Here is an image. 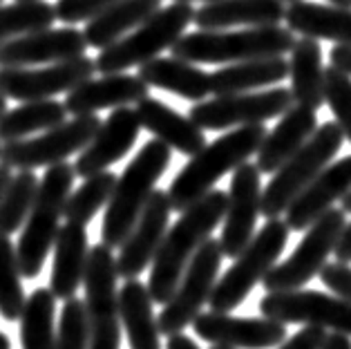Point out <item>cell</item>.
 Listing matches in <instances>:
<instances>
[{
  "instance_id": "obj_21",
  "label": "cell",
  "mask_w": 351,
  "mask_h": 349,
  "mask_svg": "<svg viewBox=\"0 0 351 349\" xmlns=\"http://www.w3.org/2000/svg\"><path fill=\"white\" fill-rule=\"evenodd\" d=\"M351 191V155L327 164L315 180L289 204L287 226L289 231H306L333 202L342 200Z\"/></svg>"
},
{
  "instance_id": "obj_52",
  "label": "cell",
  "mask_w": 351,
  "mask_h": 349,
  "mask_svg": "<svg viewBox=\"0 0 351 349\" xmlns=\"http://www.w3.org/2000/svg\"><path fill=\"white\" fill-rule=\"evenodd\" d=\"M5 110H7V99H5L3 95H0V115H3Z\"/></svg>"
},
{
  "instance_id": "obj_22",
  "label": "cell",
  "mask_w": 351,
  "mask_h": 349,
  "mask_svg": "<svg viewBox=\"0 0 351 349\" xmlns=\"http://www.w3.org/2000/svg\"><path fill=\"white\" fill-rule=\"evenodd\" d=\"M148 97V85L136 74H104L101 79H88L67 92L65 110L67 115H97L106 108H121L139 104Z\"/></svg>"
},
{
  "instance_id": "obj_31",
  "label": "cell",
  "mask_w": 351,
  "mask_h": 349,
  "mask_svg": "<svg viewBox=\"0 0 351 349\" xmlns=\"http://www.w3.org/2000/svg\"><path fill=\"white\" fill-rule=\"evenodd\" d=\"M157 10H161V0H119L85 23V43L88 47L106 49L128 32L139 27Z\"/></svg>"
},
{
  "instance_id": "obj_29",
  "label": "cell",
  "mask_w": 351,
  "mask_h": 349,
  "mask_svg": "<svg viewBox=\"0 0 351 349\" xmlns=\"http://www.w3.org/2000/svg\"><path fill=\"white\" fill-rule=\"evenodd\" d=\"M139 79L148 88L166 90L186 101H204L210 95L208 72L199 70L195 63L182 61L177 56H157L152 61L139 65Z\"/></svg>"
},
{
  "instance_id": "obj_53",
  "label": "cell",
  "mask_w": 351,
  "mask_h": 349,
  "mask_svg": "<svg viewBox=\"0 0 351 349\" xmlns=\"http://www.w3.org/2000/svg\"><path fill=\"white\" fill-rule=\"evenodd\" d=\"M210 349H233V347H221V345H213Z\"/></svg>"
},
{
  "instance_id": "obj_19",
  "label": "cell",
  "mask_w": 351,
  "mask_h": 349,
  "mask_svg": "<svg viewBox=\"0 0 351 349\" xmlns=\"http://www.w3.org/2000/svg\"><path fill=\"white\" fill-rule=\"evenodd\" d=\"M88 49L83 32L76 27H47L0 45V67H34L79 58Z\"/></svg>"
},
{
  "instance_id": "obj_5",
  "label": "cell",
  "mask_w": 351,
  "mask_h": 349,
  "mask_svg": "<svg viewBox=\"0 0 351 349\" xmlns=\"http://www.w3.org/2000/svg\"><path fill=\"white\" fill-rule=\"evenodd\" d=\"M295 36L289 27L267 25L237 32L199 29L177 38L173 56L188 63H239L248 58L285 56L293 47Z\"/></svg>"
},
{
  "instance_id": "obj_55",
  "label": "cell",
  "mask_w": 351,
  "mask_h": 349,
  "mask_svg": "<svg viewBox=\"0 0 351 349\" xmlns=\"http://www.w3.org/2000/svg\"><path fill=\"white\" fill-rule=\"evenodd\" d=\"M285 5H291V3H298V0H282Z\"/></svg>"
},
{
  "instance_id": "obj_9",
  "label": "cell",
  "mask_w": 351,
  "mask_h": 349,
  "mask_svg": "<svg viewBox=\"0 0 351 349\" xmlns=\"http://www.w3.org/2000/svg\"><path fill=\"white\" fill-rule=\"evenodd\" d=\"M117 258L104 242L92 246L85 265V309L90 320V349L121 347Z\"/></svg>"
},
{
  "instance_id": "obj_38",
  "label": "cell",
  "mask_w": 351,
  "mask_h": 349,
  "mask_svg": "<svg viewBox=\"0 0 351 349\" xmlns=\"http://www.w3.org/2000/svg\"><path fill=\"white\" fill-rule=\"evenodd\" d=\"M23 276L16 258V246L10 235H0V316L5 320H21L25 307Z\"/></svg>"
},
{
  "instance_id": "obj_7",
  "label": "cell",
  "mask_w": 351,
  "mask_h": 349,
  "mask_svg": "<svg viewBox=\"0 0 351 349\" xmlns=\"http://www.w3.org/2000/svg\"><path fill=\"white\" fill-rule=\"evenodd\" d=\"M193 19L195 10L191 3H173L164 10H157L139 27L101 49V54L94 58L97 72L117 74L152 61L175 45L177 38L186 34V27L193 23Z\"/></svg>"
},
{
  "instance_id": "obj_51",
  "label": "cell",
  "mask_w": 351,
  "mask_h": 349,
  "mask_svg": "<svg viewBox=\"0 0 351 349\" xmlns=\"http://www.w3.org/2000/svg\"><path fill=\"white\" fill-rule=\"evenodd\" d=\"M0 349H12V343H10V338H7L3 331H0Z\"/></svg>"
},
{
  "instance_id": "obj_48",
  "label": "cell",
  "mask_w": 351,
  "mask_h": 349,
  "mask_svg": "<svg viewBox=\"0 0 351 349\" xmlns=\"http://www.w3.org/2000/svg\"><path fill=\"white\" fill-rule=\"evenodd\" d=\"M12 168H7V166H3L0 164V195H3V191L7 189V184H10V180H12Z\"/></svg>"
},
{
  "instance_id": "obj_3",
  "label": "cell",
  "mask_w": 351,
  "mask_h": 349,
  "mask_svg": "<svg viewBox=\"0 0 351 349\" xmlns=\"http://www.w3.org/2000/svg\"><path fill=\"white\" fill-rule=\"evenodd\" d=\"M173 152L159 139H150L136 152V157L125 166L121 177H117L114 191L106 204L101 242L110 249H119L139 219L155 186L170 166Z\"/></svg>"
},
{
  "instance_id": "obj_32",
  "label": "cell",
  "mask_w": 351,
  "mask_h": 349,
  "mask_svg": "<svg viewBox=\"0 0 351 349\" xmlns=\"http://www.w3.org/2000/svg\"><path fill=\"white\" fill-rule=\"evenodd\" d=\"M152 298L139 280H125L119 291V318H121L130 349H161V334L152 316Z\"/></svg>"
},
{
  "instance_id": "obj_42",
  "label": "cell",
  "mask_w": 351,
  "mask_h": 349,
  "mask_svg": "<svg viewBox=\"0 0 351 349\" xmlns=\"http://www.w3.org/2000/svg\"><path fill=\"white\" fill-rule=\"evenodd\" d=\"M320 280L333 293L351 302V269L345 262H327L320 269Z\"/></svg>"
},
{
  "instance_id": "obj_49",
  "label": "cell",
  "mask_w": 351,
  "mask_h": 349,
  "mask_svg": "<svg viewBox=\"0 0 351 349\" xmlns=\"http://www.w3.org/2000/svg\"><path fill=\"white\" fill-rule=\"evenodd\" d=\"M342 210H345V213H351V191L345 195V197H342Z\"/></svg>"
},
{
  "instance_id": "obj_16",
  "label": "cell",
  "mask_w": 351,
  "mask_h": 349,
  "mask_svg": "<svg viewBox=\"0 0 351 349\" xmlns=\"http://www.w3.org/2000/svg\"><path fill=\"white\" fill-rule=\"evenodd\" d=\"M262 200V173L251 161H244L233 170V180L226 193L224 228L219 246L226 258H237L255 235Z\"/></svg>"
},
{
  "instance_id": "obj_23",
  "label": "cell",
  "mask_w": 351,
  "mask_h": 349,
  "mask_svg": "<svg viewBox=\"0 0 351 349\" xmlns=\"http://www.w3.org/2000/svg\"><path fill=\"white\" fill-rule=\"evenodd\" d=\"M134 112L139 117L141 128H145L161 143H166L170 150L175 148L182 155L193 157L197 150L206 146L202 128H197L191 117H184L175 108H170L166 101L145 97L136 104Z\"/></svg>"
},
{
  "instance_id": "obj_25",
  "label": "cell",
  "mask_w": 351,
  "mask_h": 349,
  "mask_svg": "<svg viewBox=\"0 0 351 349\" xmlns=\"http://www.w3.org/2000/svg\"><path fill=\"white\" fill-rule=\"evenodd\" d=\"M318 128V115L311 108L291 106L285 115L280 117L278 125L271 132L264 134V139L258 148V166L260 173H276L293 152L302 146Z\"/></svg>"
},
{
  "instance_id": "obj_34",
  "label": "cell",
  "mask_w": 351,
  "mask_h": 349,
  "mask_svg": "<svg viewBox=\"0 0 351 349\" xmlns=\"http://www.w3.org/2000/svg\"><path fill=\"white\" fill-rule=\"evenodd\" d=\"M56 298L49 289H36L21 313V340L23 349H56L54 331Z\"/></svg>"
},
{
  "instance_id": "obj_17",
  "label": "cell",
  "mask_w": 351,
  "mask_h": 349,
  "mask_svg": "<svg viewBox=\"0 0 351 349\" xmlns=\"http://www.w3.org/2000/svg\"><path fill=\"white\" fill-rule=\"evenodd\" d=\"M170 200L166 191H155L148 204L143 206L139 219L134 222L132 231L128 233L123 244L119 246L121 253L117 258V276L123 280L139 278L141 271L150 265L159 249L161 240L168 231L170 219Z\"/></svg>"
},
{
  "instance_id": "obj_28",
  "label": "cell",
  "mask_w": 351,
  "mask_h": 349,
  "mask_svg": "<svg viewBox=\"0 0 351 349\" xmlns=\"http://www.w3.org/2000/svg\"><path fill=\"white\" fill-rule=\"evenodd\" d=\"M289 76V61L285 56H264L248 58V61L228 63L226 67L208 74L210 95H237V92H251L276 85Z\"/></svg>"
},
{
  "instance_id": "obj_56",
  "label": "cell",
  "mask_w": 351,
  "mask_h": 349,
  "mask_svg": "<svg viewBox=\"0 0 351 349\" xmlns=\"http://www.w3.org/2000/svg\"><path fill=\"white\" fill-rule=\"evenodd\" d=\"M0 3H3V0H0Z\"/></svg>"
},
{
  "instance_id": "obj_14",
  "label": "cell",
  "mask_w": 351,
  "mask_h": 349,
  "mask_svg": "<svg viewBox=\"0 0 351 349\" xmlns=\"http://www.w3.org/2000/svg\"><path fill=\"white\" fill-rule=\"evenodd\" d=\"M260 313L264 318L287 322H304L338 334L351 336V302L340 296H327L320 291H276L262 298Z\"/></svg>"
},
{
  "instance_id": "obj_2",
  "label": "cell",
  "mask_w": 351,
  "mask_h": 349,
  "mask_svg": "<svg viewBox=\"0 0 351 349\" xmlns=\"http://www.w3.org/2000/svg\"><path fill=\"white\" fill-rule=\"evenodd\" d=\"M264 134L267 128L262 123L239 125L197 150L166 191L170 208L182 213L197 200H202L226 173L235 170L258 152Z\"/></svg>"
},
{
  "instance_id": "obj_20",
  "label": "cell",
  "mask_w": 351,
  "mask_h": 349,
  "mask_svg": "<svg viewBox=\"0 0 351 349\" xmlns=\"http://www.w3.org/2000/svg\"><path fill=\"white\" fill-rule=\"evenodd\" d=\"M141 123L134 108L121 106L114 108L106 121H101L99 130L94 132L90 143L81 150L79 159L74 161V173L79 177H90L101 170H108L119 159H123L139 139Z\"/></svg>"
},
{
  "instance_id": "obj_46",
  "label": "cell",
  "mask_w": 351,
  "mask_h": 349,
  "mask_svg": "<svg viewBox=\"0 0 351 349\" xmlns=\"http://www.w3.org/2000/svg\"><path fill=\"white\" fill-rule=\"evenodd\" d=\"M322 349H351V336L347 334H327Z\"/></svg>"
},
{
  "instance_id": "obj_35",
  "label": "cell",
  "mask_w": 351,
  "mask_h": 349,
  "mask_svg": "<svg viewBox=\"0 0 351 349\" xmlns=\"http://www.w3.org/2000/svg\"><path fill=\"white\" fill-rule=\"evenodd\" d=\"M114 184L117 175L110 173V170H101V173L85 177V182L67 197L63 206V217L72 224L88 226L94 215L108 204L110 195L114 191Z\"/></svg>"
},
{
  "instance_id": "obj_4",
  "label": "cell",
  "mask_w": 351,
  "mask_h": 349,
  "mask_svg": "<svg viewBox=\"0 0 351 349\" xmlns=\"http://www.w3.org/2000/svg\"><path fill=\"white\" fill-rule=\"evenodd\" d=\"M74 180V166L67 161L47 166V173L43 175V180H38L36 197H34L32 210L23 224V235L16 246V258H19L23 278L34 280L43 271L58 228H61L63 206L72 193Z\"/></svg>"
},
{
  "instance_id": "obj_8",
  "label": "cell",
  "mask_w": 351,
  "mask_h": 349,
  "mask_svg": "<svg viewBox=\"0 0 351 349\" xmlns=\"http://www.w3.org/2000/svg\"><path fill=\"white\" fill-rule=\"evenodd\" d=\"M289 240V226L285 219L273 217L260 228V233L251 237V242L244 246V251L237 255L221 280L213 287L208 298L210 311L228 313L237 309L246 300L251 289L262 282V278L269 274V269L276 265Z\"/></svg>"
},
{
  "instance_id": "obj_40",
  "label": "cell",
  "mask_w": 351,
  "mask_h": 349,
  "mask_svg": "<svg viewBox=\"0 0 351 349\" xmlns=\"http://www.w3.org/2000/svg\"><path fill=\"white\" fill-rule=\"evenodd\" d=\"M324 104L329 106L342 134L351 143V76L333 65L324 70Z\"/></svg>"
},
{
  "instance_id": "obj_15",
  "label": "cell",
  "mask_w": 351,
  "mask_h": 349,
  "mask_svg": "<svg viewBox=\"0 0 351 349\" xmlns=\"http://www.w3.org/2000/svg\"><path fill=\"white\" fill-rule=\"evenodd\" d=\"M97 65L90 56L49 63L47 67H3L0 95L16 101H40L70 92L79 83L92 79Z\"/></svg>"
},
{
  "instance_id": "obj_43",
  "label": "cell",
  "mask_w": 351,
  "mask_h": 349,
  "mask_svg": "<svg viewBox=\"0 0 351 349\" xmlns=\"http://www.w3.org/2000/svg\"><path fill=\"white\" fill-rule=\"evenodd\" d=\"M324 338H327V329L306 325L304 329H300L293 338H289L287 343H282L280 349H322Z\"/></svg>"
},
{
  "instance_id": "obj_12",
  "label": "cell",
  "mask_w": 351,
  "mask_h": 349,
  "mask_svg": "<svg viewBox=\"0 0 351 349\" xmlns=\"http://www.w3.org/2000/svg\"><path fill=\"white\" fill-rule=\"evenodd\" d=\"M221 258H224V253H221L219 240H213V237H208L195 251L173 298L166 302L157 320L159 334L173 336L184 331L188 325H193V320L202 313V307L208 302L213 287L217 282Z\"/></svg>"
},
{
  "instance_id": "obj_33",
  "label": "cell",
  "mask_w": 351,
  "mask_h": 349,
  "mask_svg": "<svg viewBox=\"0 0 351 349\" xmlns=\"http://www.w3.org/2000/svg\"><path fill=\"white\" fill-rule=\"evenodd\" d=\"M67 121V110L54 99L25 101L14 110H5L0 115V141L27 139L34 132H45L49 128Z\"/></svg>"
},
{
  "instance_id": "obj_6",
  "label": "cell",
  "mask_w": 351,
  "mask_h": 349,
  "mask_svg": "<svg viewBox=\"0 0 351 349\" xmlns=\"http://www.w3.org/2000/svg\"><path fill=\"white\" fill-rule=\"evenodd\" d=\"M342 141H345V134L336 121H327L315 128L311 137L273 173V180L262 191L260 215L267 219L280 217L289 208V204L315 180V175L331 164Z\"/></svg>"
},
{
  "instance_id": "obj_10",
  "label": "cell",
  "mask_w": 351,
  "mask_h": 349,
  "mask_svg": "<svg viewBox=\"0 0 351 349\" xmlns=\"http://www.w3.org/2000/svg\"><path fill=\"white\" fill-rule=\"evenodd\" d=\"M345 210L329 208L306 228V235L298 249L291 253V258L273 265L269 274L262 278V285L269 293L276 291H293L302 289L309 280L320 274V269L327 265V258L336 249V242L345 228Z\"/></svg>"
},
{
  "instance_id": "obj_36",
  "label": "cell",
  "mask_w": 351,
  "mask_h": 349,
  "mask_svg": "<svg viewBox=\"0 0 351 349\" xmlns=\"http://www.w3.org/2000/svg\"><path fill=\"white\" fill-rule=\"evenodd\" d=\"M54 21V5L45 0H16L12 5H0V45L25 34L52 27Z\"/></svg>"
},
{
  "instance_id": "obj_39",
  "label": "cell",
  "mask_w": 351,
  "mask_h": 349,
  "mask_svg": "<svg viewBox=\"0 0 351 349\" xmlns=\"http://www.w3.org/2000/svg\"><path fill=\"white\" fill-rule=\"evenodd\" d=\"M56 349H90V320L85 300H65L56 331Z\"/></svg>"
},
{
  "instance_id": "obj_30",
  "label": "cell",
  "mask_w": 351,
  "mask_h": 349,
  "mask_svg": "<svg viewBox=\"0 0 351 349\" xmlns=\"http://www.w3.org/2000/svg\"><path fill=\"white\" fill-rule=\"evenodd\" d=\"M289 54V92L293 97V104L318 112V108L324 106V67L320 43L302 36L293 43Z\"/></svg>"
},
{
  "instance_id": "obj_44",
  "label": "cell",
  "mask_w": 351,
  "mask_h": 349,
  "mask_svg": "<svg viewBox=\"0 0 351 349\" xmlns=\"http://www.w3.org/2000/svg\"><path fill=\"white\" fill-rule=\"evenodd\" d=\"M329 58L336 70L351 76V45H336L329 52Z\"/></svg>"
},
{
  "instance_id": "obj_13",
  "label": "cell",
  "mask_w": 351,
  "mask_h": 349,
  "mask_svg": "<svg viewBox=\"0 0 351 349\" xmlns=\"http://www.w3.org/2000/svg\"><path fill=\"white\" fill-rule=\"evenodd\" d=\"M291 106H293L291 92L287 88H273L197 101L188 117L202 130H228V128L264 123L269 119L282 117Z\"/></svg>"
},
{
  "instance_id": "obj_1",
  "label": "cell",
  "mask_w": 351,
  "mask_h": 349,
  "mask_svg": "<svg viewBox=\"0 0 351 349\" xmlns=\"http://www.w3.org/2000/svg\"><path fill=\"white\" fill-rule=\"evenodd\" d=\"M226 213V193L208 191L202 200L182 210V217L170 226L152 258L148 293L152 302L166 304L173 298L188 262L219 226Z\"/></svg>"
},
{
  "instance_id": "obj_11",
  "label": "cell",
  "mask_w": 351,
  "mask_h": 349,
  "mask_svg": "<svg viewBox=\"0 0 351 349\" xmlns=\"http://www.w3.org/2000/svg\"><path fill=\"white\" fill-rule=\"evenodd\" d=\"M97 115H81L61 125H54L38 137L5 141L0 146V164L16 170H34L61 164L74 152H81L99 130Z\"/></svg>"
},
{
  "instance_id": "obj_27",
  "label": "cell",
  "mask_w": 351,
  "mask_h": 349,
  "mask_svg": "<svg viewBox=\"0 0 351 349\" xmlns=\"http://www.w3.org/2000/svg\"><path fill=\"white\" fill-rule=\"evenodd\" d=\"M285 21L289 29L300 36L351 45V10L347 7L298 0L287 5Z\"/></svg>"
},
{
  "instance_id": "obj_41",
  "label": "cell",
  "mask_w": 351,
  "mask_h": 349,
  "mask_svg": "<svg viewBox=\"0 0 351 349\" xmlns=\"http://www.w3.org/2000/svg\"><path fill=\"white\" fill-rule=\"evenodd\" d=\"M114 3H119V0H56L54 14L56 21H63L65 25L88 23Z\"/></svg>"
},
{
  "instance_id": "obj_18",
  "label": "cell",
  "mask_w": 351,
  "mask_h": 349,
  "mask_svg": "<svg viewBox=\"0 0 351 349\" xmlns=\"http://www.w3.org/2000/svg\"><path fill=\"white\" fill-rule=\"evenodd\" d=\"M195 334L213 345L233 349H271L285 343L287 327L271 318H233L228 313L208 311L193 320Z\"/></svg>"
},
{
  "instance_id": "obj_50",
  "label": "cell",
  "mask_w": 351,
  "mask_h": 349,
  "mask_svg": "<svg viewBox=\"0 0 351 349\" xmlns=\"http://www.w3.org/2000/svg\"><path fill=\"white\" fill-rule=\"evenodd\" d=\"M329 5H336V7H347V10H351V0H327Z\"/></svg>"
},
{
  "instance_id": "obj_24",
  "label": "cell",
  "mask_w": 351,
  "mask_h": 349,
  "mask_svg": "<svg viewBox=\"0 0 351 349\" xmlns=\"http://www.w3.org/2000/svg\"><path fill=\"white\" fill-rule=\"evenodd\" d=\"M285 12L282 0H208L195 10L193 23L199 29H228L237 25L267 27L285 21Z\"/></svg>"
},
{
  "instance_id": "obj_37",
  "label": "cell",
  "mask_w": 351,
  "mask_h": 349,
  "mask_svg": "<svg viewBox=\"0 0 351 349\" xmlns=\"http://www.w3.org/2000/svg\"><path fill=\"white\" fill-rule=\"evenodd\" d=\"M36 191L38 177L34 175V170H19L12 175L7 189L0 195V235H12L25 224Z\"/></svg>"
},
{
  "instance_id": "obj_45",
  "label": "cell",
  "mask_w": 351,
  "mask_h": 349,
  "mask_svg": "<svg viewBox=\"0 0 351 349\" xmlns=\"http://www.w3.org/2000/svg\"><path fill=\"white\" fill-rule=\"evenodd\" d=\"M333 253H336L338 262H345V265H349V262H351V224H345V228H342V233L338 237Z\"/></svg>"
},
{
  "instance_id": "obj_54",
  "label": "cell",
  "mask_w": 351,
  "mask_h": 349,
  "mask_svg": "<svg viewBox=\"0 0 351 349\" xmlns=\"http://www.w3.org/2000/svg\"><path fill=\"white\" fill-rule=\"evenodd\" d=\"M177 3H193V0H177ZM204 3H208V0H204Z\"/></svg>"
},
{
  "instance_id": "obj_47",
  "label": "cell",
  "mask_w": 351,
  "mask_h": 349,
  "mask_svg": "<svg viewBox=\"0 0 351 349\" xmlns=\"http://www.w3.org/2000/svg\"><path fill=\"white\" fill-rule=\"evenodd\" d=\"M166 349H199L197 347V343L193 338H188L186 334H173V336H168V343H166Z\"/></svg>"
},
{
  "instance_id": "obj_26",
  "label": "cell",
  "mask_w": 351,
  "mask_h": 349,
  "mask_svg": "<svg viewBox=\"0 0 351 349\" xmlns=\"http://www.w3.org/2000/svg\"><path fill=\"white\" fill-rule=\"evenodd\" d=\"M54 265L52 278H49V291L56 300H70L76 296L85 276V265H88V231L81 224L67 222L58 228L54 240Z\"/></svg>"
}]
</instances>
